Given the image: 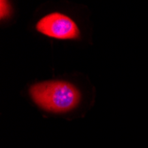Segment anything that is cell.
I'll use <instances>...</instances> for the list:
<instances>
[{
  "label": "cell",
  "instance_id": "obj_1",
  "mask_svg": "<svg viewBox=\"0 0 148 148\" xmlns=\"http://www.w3.org/2000/svg\"><path fill=\"white\" fill-rule=\"evenodd\" d=\"M33 101L45 111L52 113L69 112L76 107L81 99L78 89L65 81H46L30 87Z\"/></svg>",
  "mask_w": 148,
  "mask_h": 148
},
{
  "label": "cell",
  "instance_id": "obj_3",
  "mask_svg": "<svg viewBox=\"0 0 148 148\" xmlns=\"http://www.w3.org/2000/svg\"><path fill=\"white\" fill-rule=\"evenodd\" d=\"M10 13V6L7 2L1 1V18L8 16Z\"/></svg>",
  "mask_w": 148,
  "mask_h": 148
},
{
  "label": "cell",
  "instance_id": "obj_2",
  "mask_svg": "<svg viewBox=\"0 0 148 148\" xmlns=\"http://www.w3.org/2000/svg\"><path fill=\"white\" fill-rule=\"evenodd\" d=\"M36 29L47 36L63 40L77 38L80 35L75 22L60 12H53L42 18L36 24Z\"/></svg>",
  "mask_w": 148,
  "mask_h": 148
}]
</instances>
